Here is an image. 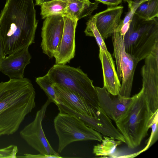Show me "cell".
Returning <instances> with one entry per match:
<instances>
[{"label": "cell", "instance_id": "obj_26", "mask_svg": "<svg viewBox=\"0 0 158 158\" xmlns=\"http://www.w3.org/2000/svg\"><path fill=\"white\" fill-rule=\"evenodd\" d=\"M17 158H62L60 155H48L40 153L34 155L29 154H24V156H17Z\"/></svg>", "mask_w": 158, "mask_h": 158}, {"label": "cell", "instance_id": "obj_3", "mask_svg": "<svg viewBox=\"0 0 158 158\" xmlns=\"http://www.w3.org/2000/svg\"><path fill=\"white\" fill-rule=\"evenodd\" d=\"M131 101L123 115L115 122L118 130L125 143L134 149L148 135L150 122L153 113L142 90L131 97Z\"/></svg>", "mask_w": 158, "mask_h": 158}, {"label": "cell", "instance_id": "obj_29", "mask_svg": "<svg viewBox=\"0 0 158 158\" xmlns=\"http://www.w3.org/2000/svg\"><path fill=\"white\" fill-rule=\"evenodd\" d=\"M5 57L4 45L0 31V59Z\"/></svg>", "mask_w": 158, "mask_h": 158}, {"label": "cell", "instance_id": "obj_12", "mask_svg": "<svg viewBox=\"0 0 158 158\" xmlns=\"http://www.w3.org/2000/svg\"><path fill=\"white\" fill-rule=\"evenodd\" d=\"M99 106L115 122L124 114L130 105L131 97L125 98L112 95L103 87H95Z\"/></svg>", "mask_w": 158, "mask_h": 158}, {"label": "cell", "instance_id": "obj_6", "mask_svg": "<svg viewBox=\"0 0 158 158\" xmlns=\"http://www.w3.org/2000/svg\"><path fill=\"white\" fill-rule=\"evenodd\" d=\"M55 129L59 139L58 151L61 153L69 144L80 141L102 139L98 131L86 125L77 117L59 112L54 120Z\"/></svg>", "mask_w": 158, "mask_h": 158}, {"label": "cell", "instance_id": "obj_14", "mask_svg": "<svg viewBox=\"0 0 158 158\" xmlns=\"http://www.w3.org/2000/svg\"><path fill=\"white\" fill-rule=\"evenodd\" d=\"M123 6H108L107 8L94 15L97 28L105 40L115 32H119Z\"/></svg>", "mask_w": 158, "mask_h": 158}, {"label": "cell", "instance_id": "obj_16", "mask_svg": "<svg viewBox=\"0 0 158 158\" xmlns=\"http://www.w3.org/2000/svg\"><path fill=\"white\" fill-rule=\"evenodd\" d=\"M99 57L102 67L103 87L110 94L117 96L120 92L121 84L112 56L108 51L106 52L99 48Z\"/></svg>", "mask_w": 158, "mask_h": 158}, {"label": "cell", "instance_id": "obj_30", "mask_svg": "<svg viewBox=\"0 0 158 158\" xmlns=\"http://www.w3.org/2000/svg\"><path fill=\"white\" fill-rule=\"evenodd\" d=\"M55 0H35V5L41 6L44 3Z\"/></svg>", "mask_w": 158, "mask_h": 158}, {"label": "cell", "instance_id": "obj_24", "mask_svg": "<svg viewBox=\"0 0 158 158\" xmlns=\"http://www.w3.org/2000/svg\"><path fill=\"white\" fill-rule=\"evenodd\" d=\"M158 17V0H149L146 20H150Z\"/></svg>", "mask_w": 158, "mask_h": 158}, {"label": "cell", "instance_id": "obj_19", "mask_svg": "<svg viewBox=\"0 0 158 158\" xmlns=\"http://www.w3.org/2000/svg\"><path fill=\"white\" fill-rule=\"evenodd\" d=\"M35 82L44 92L51 102H53L56 105L59 104L54 84L47 74L43 77L36 78Z\"/></svg>", "mask_w": 158, "mask_h": 158}, {"label": "cell", "instance_id": "obj_11", "mask_svg": "<svg viewBox=\"0 0 158 158\" xmlns=\"http://www.w3.org/2000/svg\"><path fill=\"white\" fill-rule=\"evenodd\" d=\"M62 16L64 22L62 36L54 57L56 64H66L75 55V35L79 20L67 14Z\"/></svg>", "mask_w": 158, "mask_h": 158}, {"label": "cell", "instance_id": "obj_27", "mask_svg": "<svg viewBox=\"0 0 158 158\" xmlns=\"http://www.w3.org/2000/svg\"><path fill=\"white\" fill-rule=\"evenodd\" d=\"M99 2L106 4L107 6H118L121 3L122 0H95Z\"/></svg>", "mask_w": 158, "mask_h": 158}, {"label": "cell", "instance_id": "obj_21", "mask_svg": "<svg viewBox=\"0 0 158 158\" xmlns=\"http://www.w3.org/2000/svg\"><path fill=\"white\" fill-rule=\"evenodd\" d=\"M86 27L84 32L86 36L94 37L99 48L106 52H108L104 40L102 38L98 30L96 24V17L94 15L86 23Z\"/></svg>", "mask_w": 158, "mask_h": 158}, {"label": "cell", "instance_id": "obj_10", "mask_svg": "<svg viewBox=\"0 0 158 158\" xmlns=\"http://www.w3.org/2000/svg\"><path fill=\"white\" fill-rule=\"evenodd\" d=\"M64 26L63 18L61 15L48 17L44 21L41 29V46L43 53L50 58L54 57L60 44Z\"/></svg>", "mask_w": 158, "mask_h": 158}, {"label": "cell", "instance_id": "obj_2", "mask_svg": "<svg viewBox=\"0 0 158 158\" xmlns=\"http://www.w3.org/2000/svg\"><path fill=\"white\" fill-rule=\"evenodd\" d=\"M35 92L27 78L0 83V136L14 134L35 106Z\"/></svg>", "mask_w": 158, "mask_h": 158}, {"label": "cell", "instance_id": "obj_4", "mask_svg": "<svg viewBox=\"0 0 158 158\" xmlns=\"http://www.w3.org/2000/svg\"><path fill=\"white\" fill-rule=\"evenodd\" d=\"M123 40L127 53L139 61L145 59L158 48V17L146 20L134 14Z\"/></svg>", "mask_w": 158, "mask_h": 158}, {"label": "cell", "instance_id": "obj_28", "mask_svg": "<svg viewBox=\"0 0 158 158\" xmlns=\"http://www.w3.org/2000/svg\"><path fill=\"white\" fill-rule=\"evenodd\" d=\"M131 22H129L123 25L121 27L119 33L123 37L128 30Z\"/></svg>", "mask_w": 158, "mask_h": 158}, {"label": "cell", "instance_id": "obj_1", "mask_svg": "<svg viewBox=\"0 0 158 158\" xmlns=\"http://www.w3.org/2000/svg\"><path fill=\"white\" fill-rule=\"evenodd\" d=\"M38 21L33 0H6L0 13L5 56L34 43Z\"/></svg>", "mask_w": 158, "mask_h": 158}, {"label": "cell", "instance_id": "obj_9", "mask_svg": "<svg viewBox=\"0 0 158 158\" xmlns=\"http://www.w3.org/2000/svg\"><path fill=\"white\" fill-rule=\"evenodd\" d=\"M141 69V90L153 113L158 110V48L145 59Z\"/></svg>", "mask_w": 158, "mask_h": 158}, {"label": "cell", "instance_id": "obj_31", "mask_svg": "<svg viewBox=\"0 0 158 158\" xmlns=\"http://www.w3.org/2000/svg\"><path fill=\"white\" fill-rule=\"evenodd\" d=\"M124 0V1H128L130 0Z\"/></svg>", "mask_w": 158, "mask_h": 158}, {"label": "cell", "instance_id": "obj_15", "mask_svg": "<svg viewBox=\"0 0 158 158\" xmlns=\"http://www.w3.org/2000/svg\"><path fill=\"white\" fill-rule=\"evenodd\" d=\"M27 47L0 59V72L10 79L23 78L24 70L30 63L31 56Z\"/></svg>", "mask_w": 158, "mask_h": 158}, {"label": "cell", "instance_id": "obj_5", "mask_svg": "<svg viewBox=\"0 0 158 158\" xmlns=\"http://www.w3.org/2000/svg\"><path fill=\"white\" fill-rule=\"evenodd\" d=\"M47 74L54 84H58L79 94L92 106L96 108L99 107L93 81L81 69L66 64H55Z\"/></svg>", "mask_w": 158, "mask_h": 158}, {"label": "cell", "instance_id": "obj_23", "mask_svg": "<svg viewBox=\"0 0 158 158\" xmlns=\"http://www.w3.org/2000/svg\"><path fill=\"white\" fill-rule=\"evenodd\" d=\"M145 0H136L133 1L130 0L127 1L128 3L129 10L123 20H122L120 28L124 24L129 22L132 21L136 10L139 4Z\"/></svg>", "mask_w": 158, "mask_h": 158}, {"label": "cell", "instance_id": "obj_17", "mask_svg": "<svg viewBox=\"0 0 158 158\" xmlns=\"http://www.w3.org/2000/svg\"><path fill=\"white\" fill-rule=\"evenodd\" d=\"M99 3L96 1L91 2L89 0H68L66 14L79 20L90 16Z\"/></svg>", "mask_w": 158, "mask_h": 158}, {"label": "cell", "instance_id": "obj_20", "mask_svg": "<svg viewBox=\"0 0 158 158\" xmlns=\"http://www.w3.org/2000/svg\"><path fill=\"white\" fill-rule=\"evenodd\" d=\"M104 138L102 144H98L94 147L93 153L96 156H107L110 155L122 142L119 140L115 141V139L106 136Z\"/></svg>", "mask_w": 158, "mask_h": 158}, {"label": "cell", "instance_id": "obj_22", "mask_svg": "<svg viewBox=\"0 0 158 158\" xmlns=\"http://www.w3.org/2000/svg\"><path fill=\"white\" fill-rule=\"evenodd\" d=\"M158 110L153 114L150 122V127L152 128L151 135L148 140L146 146L144 149L138 152L136 155L146 151L152 146L158 139Z\"/></svg>", "mask_w": 158, "mask_h": 158}, {"label": "cell", "instance_id": "obj_7", "mask_svg": "<svg viewBox=\"0 0 158 158\" xmlns=\"http://www.w3.org/2000/svg\"><path fill=\"white\" fill-rule=\"evenodd\" d=\"M112 37L117 72L119 81L122 80L118 96L128 98L130 97L134 73L139 61L126 52L123 37L119 32H114Z\"/></svg>", "mask_w": 158, "mask_h": 158}, {"label": "cell", "instance_id": "obj_25", "mask_svg": "<svg viewBox=\"0 0 158 158\" xmlns=\"http://www.w3.org/2000/svg\"><path fill=\"white\" fill-rule=\"evenodd\" d=\"M18 150L17 146L14 145L0 149V158H16Z\"/></svg>", "mask_w": 158, "mask_h": 158}, {"label": "cell", "instance_id": "obj_18", "mask_svg": "<svg viewBox=\"0 0 158 158\" xmlns=\"http://www.w3.org/2000/svg\"><path fill=\"white\" fill-rule=\"evenodd\" d=\"M68 0H55L44 3L41 6L42 19L53 15L63 16L66 14Z\"/></svg>", "mask_w": 158, "mask_h": 158}, {"label": "cell", "instance_id": "obj_8", "mask_svg": "<svg viewBox=\"0 0 158 158\" xmlns=\"http://www.w3.org/2000/svg\"><path fill=\"white\" fill-rule=\"evenodd\" d=\"M51 102L48 99L38 110L34 120L20 132V136L40 153L48 155L59 154L52 147L43 131L42 123L47 107Z\"/></svg>", "mask_w": 158, "mask_h": 158}, {"label": "cell", "instance_id": "obj_13", "mask_svg": "<svg viewBox=\"0 0 158 158\" xmlns=\"http://www.w3.org/2000/svg\"><path fill=\"white\" fill-rule=\"evenodd\" d=\"M54 87L59 104L66 106L83 116L91 118L96 114L99 107L96 108L92 106L79 94L58 84L54 83Z\"/></svg>", "mask_w": 158, "mask_h": 158}]
</instances>
